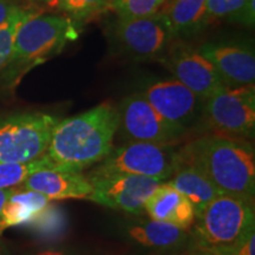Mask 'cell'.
<instances>
[{"instance_id":"7a4b0ae2","label":"cell","mask_w":255,"mask_h":255,"mask_svg":"<svg viewBox=\"0 0 255 255\" xmlns=\"http://www.w3.org/2000/svg\"><path fill=\"white\" fill-rule=\"evenodd\" d=\"M177 154L222 194L253 201L255 155L251 144L229 136L208 135L188 143Z\"/></svg>"},{"instance_id":"3957f363","label":"cell","mask_w":255,"mask_h":255,"mask_svg":"<svg viewBox=\"0 0 255 255\" xmlns=\"http://www.w3.org/2000/svg\"><path fill=\"white\" fill-rule=\"evenodd\" d=\"M77 37V26L71 18L40 13L31 15L15 33L12 53L4 68L6 77L15 82L33 66L59 53Z\"/></svg>"},{"instance_id":"2e32d148","label":"cell","mask_w":255,"mask_h":255,"mask_svg":"<svg viewBox=\"0 0 255 255\" xmlns=\"http://www.w3.org/2000/svg\"><path fill=\"white\" fill-rule=\"evenodd\" d=\"M170 178L169 183L190 201L195 210V215L205 208L210 201L222 195L221 191L199 169L181 158L177 151L174 171Z\"/></svg>"},{"instance_id":"9c48e42d","label":"cell","mask_w":255,"mask_h":255,"mask_svg":"<svg viewBox=\"0 0 255 255\" xmlns=\"http://www.w3.org/2000/svg\"><path fill=\"white\" fill-rule=\"evenodd\" d=\"M92 191L87 199L113 209L142 214L149 196L163 181L131 174H110L89 177Z\"/></svg>"},{"instance_id":"7402d4cb","label":"cell","mask_w":255,"mask_h":255,"mask_svg":"<svg viewBox=\"0 0 255 255\" xmlns=\"http://www.w3.org/2000/svg\"><path fill=\"white\" fill-rule=\"evenodd\" d=\"M164 5L165 0H117L111 8L121 19H133L157 14Z\"/></svg>"},{"instance_id":"cb8c5ba5","label":"cell","mask_w":255,"mask_h":255,"mask_svg":"<svg viewBox=\"0 0 255 255\" xmlns=\"http://www.w3.org/2000/svg\"><path fill=\"white\" fill-rule=\"evenodd\" d=\"M251 0H207V21L212 19H234Z\"/></svg>"},{"instance_id":"83f0119b","label":"cell","mask_w":255,"mask_h":255,"mask_svg":"<svg viewBox=\"0 0 255 255\" xmlns=\"http://www.w3.org/2000/svg\"><path fill=\"white\" fill-rule=\"evenodd\" d=\"M14 191V188H8V189H0V213H1L2 208H4L6 201L8 200V197L12 195V193Z\"/></svg>"},{"instance_id":"484cf974","label":"cell","mask_w":255,"mask_h":255,"mask_svg":"<svg viewBox=\"0 0 255 255\" xmlns=\"http://www.w3.org/2000/svg\"><path fill=\"white\" fill-rule=\"evenodd\" d=\"M255 228L250 232L238 242L235 246L226 251L215 252V255H255ZM210 253V252H209Z\"/></svg>"},{"instance_id":"4fadbf2b","label":"cell","mask_w":255,"mask_h":255,"mask_svg":"<svg viewBox=\"0 0 255 255\" xmlns=\"http://www.w3.org/2000/svg\"><path fill=\"white\" fill-rule=\"evenodd\" d=\"M221 76L227 87L252 85L255 81L253 49L234 43H209L197 49Z\"/></svg>"},{"instance_id":"1f68e13d","label":"cell","mask_w":255,"mask_h":255,"mask_svg":"<svg viewBox=\"0 0 255 255\" xmlns=\"http://www.w3.org/2000/svg\"><path fill=\"white\" fill-rule=\"evenodd\" d=\"M105 1H107L108 4H109V7L111 8V6H113V5L115 4V2L117 1V0H105Z\"/></svg>"},{"instance_id":"6da1fadb","label":"cell","mask_w":255,"mask_h":255,"mask_svg":"<svg viewBox=\"0 0 255 255\" xmlns=\"http://www.w3.org/2000/svg\"><path fill=\"white\" fill-rule=\"evenodd\" d=\"M117 130L119 111L109 103L100 104L58 121L45 155L57 169L82 171L110 154Z\"/></svg>"},{"instance_id":"5b68a950","label":"cell","mask_w":255,"mask_h":255,"mask_svg":"<svg viewBox=\"0 0 255 255\" xmlns=\"http://www.w3.org/2000/svg\"><path fill=\"white\" fill-rule=\"evenodd\" d=\"M58 119L43 113L0 120V164L26 163L45 155Z\"/></svg>"},{"instance_id":"ba28073f","label":"cell","mask_w":255,"mask_h":255,"mask_svg":"<svg viewBox=\"0 0 255 255\" xmlns=\"http://www.w3.org/2000/svg\"><path fill=\"white\" fill-rule=\"evenodd\" d=\"M117 111L119 129L130 142L171 145L186 132L164 120L141 92L124 98Z\"/></svg>"},{"instance_id":"d4e9b609","label":"cell","mask_w":255,"mask_h":255,"mask_svg":"<svg viewBox=\"0 0 255 255\" xmlns=\"http://www.w3.org/2000/svg\"><path fill=\"white\" fill-rule=\"evenodd\" d=\"M64 216L62 212L56 209L55 207L47 206L45 209L37 216H34L30 222H27V226H31L32 228L37 229L41 233H53L57 231H62L63 228Z\"/></svg>"},{"instance_id":"4dcf8cb0","label":"cell","mask_w":255,"mask_h":255,"mask_svg":"<svg viewBox=\"0 0 255 255\" xmlns=\"http://www.w3.org/2000/svg\"><path fill=\"white\" fill-rule=\"evenodd\" d=\"M37 255H66L65 253H63V252H56V251H46V252H43V253H39Z\"/></svg>"},{"instance_id":"f1b7e54d","label":"cell","mask_w":255,"mask_h":255,"mask_svg":"<svg viewBox=\"0 0 255 255\" xmlns=\"http://www.w3.org/2000/svg\"><path fill=\"white\" fill-rule=\"evenodd\" d=\"M186 255H215L213 253H209V252H205V251H200V250H194L190 253H188Z\"/></svg>"},{"instance_id":"836d02e7","label":"cell","mask_w":255,"mask_h":255,"mask_svg":"<svg viewBox=\"0 0 255 255\" xmlns=\"http://www.w3.org/2000/svg\"><path fill=\"white\" fill-rule=\"evenodd\" d=\"M171 1H174V0H165V4H168V2H171Z\"/></svg>"},{"instance_id":"8992f818","label":"cell","mask_w":255,"mask_h":255,"mask_svg":"<svg viewBox=\"0 0 255 255\" xmlns=\"http://www.w3.org/2000/svg\"><path fill=\"white\" fill-rule=\"evenodd\" d=\"M176 151L171 145L128 142L115 148L95 169L91 176L131 174L164 181L171 177Z\"/></svg>"},{"instance_id":"ac0fdd59","label":"cell","mask_w":255,"mask_h":255,"mask_svg":"<svg viewBox=\"0 0 255 255\" xmlns=\"http://www.w3.org/2000/svg\"><path fill=\"white\" fill-rule=\"evenodd\" d=\"M49 201L36 191L14 189L0 213V235L9 227L26 225L49 206Z\"/></svg>"},{"instance_id":"d6986e66","label":"cell","mask_w":255,"mask_h":255,"mask_svg":"<svg viewBox=\"0 0 255 255\" xmlns=\"http://www.w3.org/2000/svg\"><path fill=\"white\" fill-rule=\"evenodd\" d=\"M127 231L131 240L144 247L152 248L176 247L189 238L188 231L152 219L129 225Z\"/></svg>"},{"instance_id":"603a6c76","label":"cell","mask_w":255,"mask_h":255,"mask_svg":"<svg viewBox=\"0 0 255 255\" xmlns=\"http://www.w3.org/2000/svg\"><path fill=\"white\" fill-rule=\"evenodd\" d=\"M64 12L75 19L90 18L110 8L105 0H55Z\"/></svg>"},{"instance_id":"e0dca14e","label":"cell","mask_w":255,"mask_h":255,"mask_svg":"<svg viewBox=\"0 0 255 255\" xmlns=\"http://www.w3.org/2000/svg\"><path fill=\"white\" fill-rule=\"evenodd\" d=\"M173 38L194 34L207 23V0H174L158 12Z\"/></svg>"},{"instance_id":"ffe728a7","label":"cell","mask_w":255,"mask_h":255,"mask_svg":"<svg viewBox=\"0 0 255 255\" xmlns=\"http://www.w3.org/2000/svg\"><path fill=\"white\" fill-rule=\"evenodd\" d=\"M45 168H55L46 155L26 163L0 164V189H8L20 186L32 173Z\"/></svg>"},{"instance_id":"9a60e30c","label":"cell","mask_w":255,"mask_h":255,"mask_svg":"<svg viewBox=\"0 0 255 255\" xmlns=\"http://www.w3.org/2000/svg\"><path fill=\"white\" fill-rule=\"evenodd\" d=\"M144 212L152 220L189 231L195 222V210L190 201L169 182H162L149 196Z\"/></svg>"},{"instance_id":"44dd1931","label":"cell","mask_w":255,"mask_h":255,"mask_svg":"<svg viewBox=\"0 0 255 255\" xmlns=\"http://www.w3.org/2000/svg\"><path fill=\"white\" fill-rule=\"evenodd\" d=\"M36 13H38L36 9L25 8L20 6L4 24L0 25V70L4 69L8 62L18 27L23 21Z\"/></svg>"},{"instance_id":"8fae6325","label":"cell","mask_w":255,"mask_h":255,"mask_svg":"<svg viewBox=\"0 0 255 255\" xmlns=\"http://www.w3.org/2000/svg\"><path fill=\"white\" fill-rule=\"evenodd\" d=\"M141 94L164 120L184 131L203 114L205 101L175 78L149 83Z\"/></svg>"},{"instance_id":"7c38bea8","label":"cell","mask_w":255,"mask_h":255,"mask_svg":"<svg viewBox=\"0 0 255 255\" xmlns=\"http://www.w3.org/2000/svg\"><path fill=\"white\" fill-rule=\"evenodd\" d=\"M113 33L121 49L137 59L162 57L171 40L158 13L146 18H119Z\"/></svg>"},{"instance_id":"f546056e","label":"cell","mask_w":255,"mask_h":255,"mask_svg":"<svg viewBox=\"0 0 255 255\" xmlns=\"http://www.w3.org/2000/svg\"><path fill=\"white\" fill-rule=\"evenodd\" d=\"M0 255H11V253H9L8 248L5 246L2 242H0Z\"/></svg>"},{"instance_id":"277c9868","label":"cell","mask_w":255,"mask_h":255,"mask_svg":"<svg viewBox=\"0 0 255 255\" xmlns=\"http://www.w3.org/2000/svg\"><path fill=\"white\" fill-rule=\"evenodd\" d=\"M255 228L253 201L222 194L195 215L194 250L226 251Z\"/></svg>"},{"instance_id":"30bf717a","label":"cell","mask_w":255,"mask_h":255,"mask_svg":"<svg viewBox=\"0 0 255 255\" xmlns=\"http://www.w3.org/2000/svg\"><path fill=\"white\" fill-rule=\"evenodd\" d=\"M159 60L176 81L203 101L227 87L214 65L199 50L183 43L171 46Z\"/></svg>"},{"instance_id":"d6a6232c","label":"cell","mask_w":255,"mask_h":255,"mask_svg":"<svg viewBox=\"0 0 255 255\" xmlns=\"http://www.w3.org/2000/svg\"><path fill=\"white\" fill-rule=\"evenodd\" d=\"M13 1H15V0H13ZM40 1H55V0H40Z\"/></svg>"},{"instance_id":"52a82bcc","label":"cell","mask_w":255,"mask_h":255,"mask_svg":"<svg viewBox=\"0 0 255 255\" xmlns=\"http://www.w3.org/2000/svg\"><path fill=\"white\" fill-rule=\"evenodd\" d=\"M203 114L210 126L225 136L253 137L255 130V87H225L207 98Z\"/></svg>"},{"instance_id":"5bb4252c","label":"cell","mask_w":255,"mask_h":255,"mask_svg":"<svg viewBox=\"0 0 255 255\" xmlns=\"http://www.w3.org/2000/svg\"><path fill=\"white\" fill-rule=\"evenodd\" d=\"M21 189L32 190L49 200L83 199L90 195L92 184L81 171L45 168L32 173L23 183Z\"/></svg>"},{"instance_id":"4316f807","label":"cell","mask_w":255,"mask_h":255,"mask_svg":"<svg viewBox=\"0 0 255 255\" xmlns=\"http://www.w3.org/2000/svg\"><path fill=\"white\" fill-rule=\"evenodd\" d=\"M19 7L20 5L13 0H0V25L4 24Z\"/></svg>"}]
</instances>
